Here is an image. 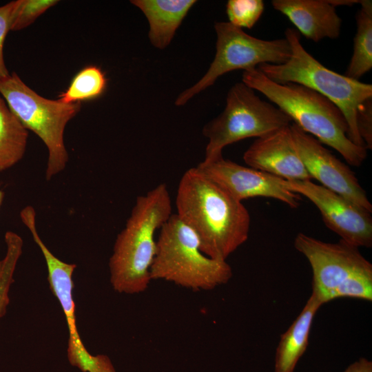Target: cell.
Listing matches in <instances>:
<instances>
[{
	"mask_svg": "<svg viewBox=\"0 0 372 372\" xmlns=\"http://www.w3.org/2000/svg\"><path fill=\"white\" fill-rule=\"evenodd\" d=\"M176 206V215L211 258L226 260L248 239L251 219L245 206L196 167L183 174Z\"/></svg>",
	"mask_w": 372,
	"mask_h": 372,
	"instance_id": "6da1fadb",
	"label": "cell"
},
{
	"mask_svg": "<svg viewBox=\"0 0 372 372\" xmlns=\"http://www.w3.org/2000/svg\"><path fill=\"white\" fill-rule=\"evenodd\" d=\"M172 215V200L165 183L136 198L109 261L110 282L116 291L135 294L147 289L157 249L155 235Z\"/></svg>",
	"mask_w": 372,
	"mask_h": 372,
	"instance_id": "7a4b0ae2",
	"label": "cell"
},
{
	"mask_svg": "<svg viewBox=\"0 0 372 372\" xmlns=\"http://www.w3.org/2000/svg\"><path fill=\"white\" fill-rule=\"evenodd\" d=\"M242 82L262 93L302 130L339 152L349 165L359 167L366 159L368 149L349 138L343 113L323 95L300 84L272 81L257 68L243 71Z\"/></svg>",
	"mask_w": 372,
	"mask_h": 372,
	"instance_id": "3957f363",
	"label": "cell"
},
{
	"mask_svg": "<svg viewBox=\"0 0 372 372\" xmlns=\"http://www.w3.org/2000/svg\"><path fill=\"white\" fill-rule=\"evenodd\" d=\"M285 34L291 48L289 59L281 64L264 63L257 68L272 81L300 84L329 99L345 117L349 138L355 145L366 147L358 131L356 120L364 103L372 99V85L324 66L303 47L297 30L287 28Z\"/></svg>",
	"mask_w": 372,
	"mask_h": 372,
	"instance_id": "277c9868",
	"label": "cell"
},
{
	"mask_svg": "<svg viewBox=\"0 0 372 372\" xmlns=\"http://www.w3.org/2000/svg\"><path fill=\"white\" fill-rule=\"evenodd\" d=\"M151 278L172 282L194 291H207L231 278L226 260L211 258L200 249L195 232L173 214L159 229Z\"/></svg>",
	"mask_w": 372,
	"mask_h": 372,
	"instance_id": "5b68a950",
	"label": "cell"
},
{
	"mask_svg": "<svg viewBox=\"0 0 372 372\" xmlns=\"http://www.w3.org/2000/svg\"><path fill=\"white\" fill-rule=\"evenodd\" d=\"M0 94L24 127L37 134L48 148L45 178L50 180L68 163L64 130L80 111L81 103H64L45 99L30 88L14 72L0 79Z\"/></svg>",
	"mask_w": 372,
	"mask_h": 372,
	"instance_id": "8992f818",
	"label": "cell"
},
{
	"mask_svg": "<svg viewBox=\"0 0 372 372\" xmlns=\"http://www.w3.org/2000/svg\"><path fill=\"white\" fill-rule=\"evenodd\" d=\"M292 123L277 106L260 99L243 82L229 90L224 110L203 128L208 139L204 159L222 154L226 146L245 138H260Z\"/></svg>",
	"mask_w": 372,
	"mask_h": 372,
	"instance_id": "52a82bcc",
	"label": "cell"
},
{
	"mask_svg": "<svg viewBox=\"0 0 372 372\" xmlns=\"http://www.w3.org/2000/svg\"><path fill=\"white\" fill-rule=\"evenodd\" d=\"M214 29L217 40L214 60L204 76L178 95L175 101L176 106L184 105L229 72L246 71L264 63L281 64L291 56V48L285 38L260 39L229 22H217Z\"/></svg>",
	"mask_w": 372,
	"mask_h": 372,
	"instance_id": "ba28073f",
	"label": "cell"
},
{
	"mask_svg": "<svg viewBox=\"0 0 372 372\" xmlns=\"http://www.w3.org/2000/svg\"><path fill=\"white\" fill-rule=\"evenodd\" d=\"M294 247L309 261L313 273L312 293L323 304L332 300L335 289L349 278L372 267L358 247L342 240L330 243L299 233Z\"/></svg>",
	"mask_w": 372,
	"mask_h": 372,
	"instance_id": "9c48e42d",
	"label": "cell"
},
{
	"mask_svg": "<svg viewBox=\"0 0 372 372\" xmlns=\"http://www.w3.org/2000/svg\"><path fill=\"white\" fill-rule=\"evenodd\" d=\"M289 190L303 196L313 203L325 225L340 240L357 247L372 246V218L368 211L343 196L311 180H286Z\"/></svg>",
	"mask_w": 372,
	"mask_h": 372,
	"instance_id": "30bf717a",
	"label": "cell"
},
{
	"mask_svg": "<svg viewBox=\"0 0 372 372\" xmlns=\"http://www.w3.org/2000/svg\"><path fill=\"white\" fill-rule=\"evenodd\" d=\"M296 150L311 178L358 207L372 212V205L355 173L314 136L290 125Z\"/></svg>",
	"mask_w": 372,
	"mask_h": 372,
	"instance_id": "8fae6325",
	"label": "cell"
},
{
	"mask_svg": "<svg viewBox=\"0 0 372 372\" xmlns=\"http://www.w3.org/2000/svg\"><path fill=\"white\" fill-rule=\"evenodd\" d=\"M196 167L239 201L254 197L278 200L291 208H298L301 196L282 184V179L270 174L240 165L223 154L204 159Z\"/></svg>",
	"mask_w": 372,
	"mask_h": 372,
	"instance_id": "7c38bea8",
	"label": "cell"
},
{
	"mask_svg": "<svg viewBox=\"0 0 372 372\" xmlns=\"http://www.w3.org/2000/svg\"><path fill=\"white\" fill-rule=\"evenodd\" d=\"M20 218L31 232L34 242L43 255L48 269L50 287L63 311L69 332V362L83 372L91 362L93 355L87 351L83 344L76 327L75 302L72 297V274L76 265L61 260L43 243L36 228V212L32 206L24 207L20 212Z\"/></svg>",
	"mask_w": 372,
	"mask_h": 372,
	"instance_id": "4fadbf2b",
	"label": "cell"
},
{
	"mask_svg": "<svg viewBox=\"0 0 372 372\" xmlns=\"http://www.w3.org/2000/svg\"><path fill=\"white\" fill-rule=\"evenodd\" d=\"M253 169L286 180H311L297 150L290 125L257 139L243 154Z\"/></svg>",
	"mask_w": 372,
	"mask_h": 372,
	"instance_id": "5bb4252c",
	"label": "cell"
},
{
	"mask_svg": "<svg viewBox=\"0 0 372 372\" xmlns=\"http://www.w3.org/2000/svg\"><path fill=\"white\" fill-rule=\"evenodd\" d=\"M271 4L307 39L318 42L340 36L342 19L329 0H273Z\"/></svg>",
	"mask_w": 372,
	"mask_h": 372,
	"instance_id": "9a60e30c",
	"label": "cell"
},
{
	"mask_svg": "<svg viewBox=\"0 0 372 372\" xmlns=\"http://www.w3.org/2000/svg\"><path fill=\"white\" fill-rule=\"evenodd\" d=\"M130 2L143 12L148 21V37L152 45L163 50L169 45L196 1L132 0Z\"/></svg>",
	"mask_w": 372,
	"mask_h": 372,
	"instance_id": "2e32d148",
	"label": "cell"
},
{
	"mask_svg": "<svg viewBox=\"0 0 372 372\" xmlns=\"http://www.w3.org/2000/svg\"><path fill=\"white\" fill-rule=\"evenodd\" d=\"M322 302L313 293L289 329L280 335L276 350L273 372H294L308 344L314 317Z\"/></svg>",
	"mask_w": 372,
	"mask_h": 372,
	"instance_id": "e0dca14e",
	"label": "cell"
},
{
	"mask_svg": "<svg viewBox=\"0 0 372 372\" xmlns=\"http://www.w3.org/2000/svg\"><path fill=\"white\" fill-rule=\"evenodd\" d=\"M360 4L353 54L344 73L349 78L358 81L372 68V1L362 0Z\"/></svg>",
	"mask_w": 372,
	"mask_h": 372,
	"instance_id": "ac0fdd59",
	"label": "cell"
},
{
	"mask_svg": "<svg viewBox=\"0 0 372 372\" xmlns=\"http://www.w3.org/2000/svg\"><path fill=\"white\" fill-rule=\"evenodd\" d=\"M28 137V130L0 94V172L10 168L23 158Z\"/></svg>",
	"mask_w": 372,
	"mask_h": 372,
	"instance_id": "d6986e66",
	"label": "cell"
},
{
	"mask_svg": "<svg viewBox=\"0 0 372 372\" xmlns=\"http://www.w3.org/2000/svg\"><path fill=\"white\" fill-rule=\"evenodd\" d=\"M107 84L103 70L96 65H88L76 74L68 87L59 94V100L64 103L94 100L104 93Z\"/></svg>",
	"mask_w": 372,
	"mask_h": 372,
	"instance_id": "ffe728a7",
	"label": "cell"
},
{
	"mask_svg": "<svg viewBox=\"0 0 372 372\" xmlns=\"http://www.w3.org/2000/svg\"><path fill=\"white\" fill-rule=\"evenodd\" d=\"M7 251L2 260L0 271V318L6 313L10 303L9 291L14 282V272L17 261L22 253L23 240L21 236L12 231L5 234Z\"/></svg>",
	"mask_w": 372,
	"mask_h": 372,
	"instance_id": "44dd1931",
	"label": "cell"
},
{
	"mask_svg": "<svg viewBox=\"0 0 372 372\" xmlns=\"http://www.w3.org/2000/svg\"><path fill=\"white\" fill-rule=\"evenodd\" d=\"M264 10L262 0H229L226 5L229 23L240 28H253Z\"/></svg>",
	"mask_w": 372,
	"mask_h": 372,
	"instance_id": "7402d4cb",
	"label": "cell"
},
{
	"mask_svg": "<svg viewBox=\"0 0 372 372\" xmlns=\"http://www.w3.org/2000/svg\"><path fill=\"white\" fill-rule=\"evenodd\" d=\"M351 298L372 300V267L362 270L349 278L332 295V300Z\"/></svg>",
	"mask_w": 372,
	"mask_h": 372,
	"instance_id": "603a6c76",
	"label": "cell"
},
{
	"mask_svg": "<svg viewBox=\"0 0 372 372\" xmlns=\"http://www.w3.org/2000/svg\"><path fill=\"white\" fill-rule=\"evenodd\" d=\"M58 2L56 0H18L10 30H21L28 27Z\"/></svg>",
	"mask_w": 372,
	"mask_h": 372,
	"instance_id": "cb8c5ba5",
	"label": "cell"
},
{
	"mask_svg": "<svg viewBox=\"0 0 372 372\" xmlns=\"http://www.w3.org/2000/svg\"><path fill=\"white\" fill-rule=\"evenodd\" d=\"M17 4L18 0L12 1L0 7V79L10 74L4 61L3 45L6 37L11 29Z\"/></svg>",
	"mask_w": 372,
	"mask_h": 372,
	"instance_id": "d4e9b609",
	"label": "cell"
},
{
	"mask_svg": "<svg viewBox=\"0 0 372 372\" xmlns=\"http://www.w3.org/2000/svg\"><path fill=\"white\" fill-rule=\"evenodd\" d=\"M357 128L367 149L372 148V99L366 101L357 115Z\"/></svg>",
	"mask_w": 372,
	"mask_h": 372,
	"instance_id": "484cf974",
	"label": "cell"
},
{
	"mask_svg": "<svg viewBox=\"0 0 372 372\" xmlns=\"http://www.w3.org/2000/svg\"><path fill=\"white\" fill-rule=\"evenodd\" d=\"M85 372H116L108 356L103 354L93 355Z\"/></svg>",
	"mask_w": 372,
	"mask_h": 372,
	"instance_id": "4316f807",
	"label": "cell"
},
{
	"mask_svg": "<svg viewBox=\"0 0 372 372\" xmlns=\"http://www.w3.org/2000/svg\"><path fill=\"white\" fill-rule=\"evenodd\" d=\"M343 372H372V362L365 358H360Z\"/></svg>",
	"mask_w": 372,
	"mask_h": 372,
	"instance_id": "83f0119b",
	"label": "cell"
},
{
	"mask_svg": "<svg viewBox=\"0 0 372 372\" xmlns=\"http://www.w3.org/2000/svg\"><path fill=\"white\" fill-rule=\"evenodd\" d=\"M329 2L331 3V5H333V6H335L336 8V6H353L354 4L360 3V1H358V0H329Z\"/></svg>",
	"mask_w": 372,
	"mask_h": 372,
	"instance_id": "f1b7e54d",
	"label": "cell"
},
{
	"mask_svg": "<svg viewBox=\"0 0 372 372\" xmlns=\"http://www.w3.org/2000/svg\"><path fill=\"white\" fill-rule=\"evenodd\" d=\"M3 198H4V193L1 189H0V207L3 203ZM1 267H2V260H0V271H1Z\"/></svg>",
	"mask_w": 372,
	"mask_h": 372,
	"instance_id": "f546056e",
	"label": "cell"
}]
</instances>
